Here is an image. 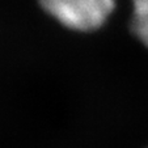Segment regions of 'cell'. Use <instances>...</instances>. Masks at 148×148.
<instances>
[{"label":"cell","mask_w":148,"mask_h":148,"mask_svg":"<svg viewBox=\"0 0 148 148\" xmlns=\"http://www.w3.org/2000/svg\"><path fill=\"white\" fill-rule=\"evenodd\" d=\"M50 16L77 32H92L105 24L115 5L114 0H39Z\"/></svg>","instance_id":"cell-1"},{"label":"cell","mask_w":148,"mask_h":148,"mask_svg":"<svg viewBox=\"0 0 148 148\" xmlns=\"http://www.w3.org/2000/svg\"><path fill=\"white\" fill-rule=\"evenodd\" d=\"M131 29L134 34L148 47V0H132Z\"/></svg>","instance_id":"cell-2"}]
</instances>
